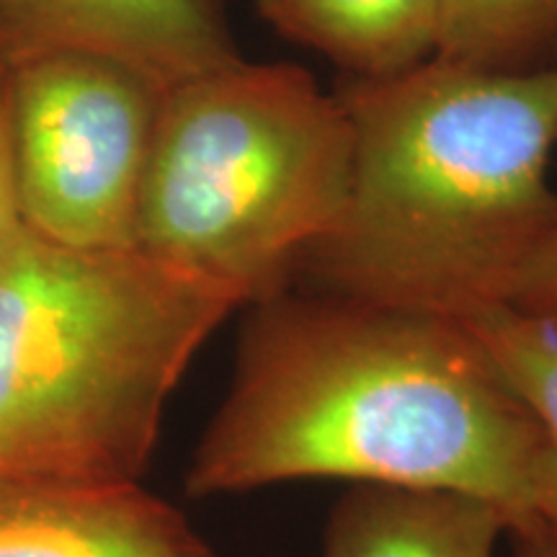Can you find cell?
I'll list each match as a JSON object with an SVG mask.
<instances>
[{"label": "cell", "instance_id": "4fadbf2b", "mask_svg": "<svg viewBox=\"0 0 557 557\" xmlns=\"http://www.w3.org/2000/svg\"><path fill=\"white\" fill-rule=\"evenodd\" d=\"M18 222L9 163V67L0 65V240Z\"/></svg>", "mask_w": 557, "mask_h": 557}, {"label": "cell", "instance_id": "9c48e42d", "mask_svg": "<svg viewBox=\"0 0 557 557\" xmlns=\"http://www.w3.org/2000/svg\"><path fill=\"white\" fill-rule=\"evenodd\" d=\"M259 13L351 81H377L436 58L447 0H259Z\"/></svg>", "mask_w": 557, "mask_h": 557}, {"label": "cell", "instance_id": "8fae6325", "mask_svg": "<svg viewBox=\"0 0 557 557\" xmlns=\"http://www.w3.org/2000/svg\"><path fill=\"white\" fill-rule=\"evenodd\" d=\"M487 348L545 436L540 521L557 529V338L513 308L462 320Z\"/></svg>", "mask_w": 557, "mask_h": 557}, {"label": "cell", "instance_id": "7a4b0ae2", "mask_svg": "<svg viewBox=\"0 0 557 557\" xmlns=\"http://www.w3.org/2000/svg\"><path fill=\"white\" fill-rule=\"evenodd\" d=\"M351 124L344 207L299 259L320 295L468 320L508 308L557 220V65L434 58L338 94Z\"/></svg>", "mask_w": 557, "mask_h": 557}, {"label": "cell", "instance_id": "5b68a950", "mask_svg": "<svg viewBox=\"0 0 557 557\" xmlns=\"http://www.w3.org/2000/svg\"><path fill=\"white\" fill-rule=\"evenodd\" d=\"M165 86L107 54L47 52L9 67V163L21 225L73 248H135Z\"/></svg>", "mask_w": 557, "mask_h": 557}, {"label": "cell", "instance_id": "ba28073f", "mask_svg": "<svg viewBox=\"0 0 557 557\" xmlns=\"http://www.w3.org/2000/svg\"><path fill=\"white\" fill-rule=\"evenodd\" d=\"M511 529L504 508L475 493L354 483L331 508L323 557H496Z\"/></svg>", "mask_w": 557, "mask_h": 557}, {"label": "cell", "instance_id": "52a82bcc", "mask_svg": "<svg viewBox=\"0 0 557 557\" xmlns=\"http://www.w3.org/2000/svg\"><path fill=\"white\" fill-rule=\"evenodd\" d=\"M0 557H214L184 511L137 483L0 470Z\"/></svg>", "mask_w": 557, "mask_h": 557}, {"label": "cell", "instance_id": "3957f363", "mask_svg": "<svg viewBox=\"0 0 557 557\" xmlns=\"http://www.w3.org/2000/svg\"><path fill=\"white\" fill-rule=\"evenodd\" d=\"M238 299L137 248L0 240V470L137 483L181 377Z\"/></svg>", "mask_w": 557, "mask_h": 557}, {"label": "cell", "instance_id": "5bb4252c", "mask_svg": "<svg viewBox=\"0 0 557 557\" xmlns=\"http://www.w3.org/2000/svg\"><path fill=\"white\" fill-rule=\"evenodd\" d=\"M511 557H557V529L537 521V524L517 529L508 534Z\"/></svg>", "mask_w": 557, "mask_h": 557}, {"label": "cell", "instance_id": "6da1fadb", "mask_svg": "<svg viewBox=\"0 0 557 557\" xmlns=\"http://www.w3.org/2000/svg\"><path fill=\"white\" fill-rule=\"evenodd\" d=\"M248 310L189 496L292 480L429 485L493 500L511 532L537 524L545 436L462 320L292 289Z\"/></svg>", "mask_w": 557, "mask_h": 557}, {"label": "cell", "instance_id": "277c9868", "mask_svg": "<svg viewBox=\"0 0 557 557\" xmlns=\"http://www.w3.org/2000/svg\"><path fill=\"white\" fill-rule=\"evenodd\" d=\"M351 124L289 62L238 60L163 90L135 248L240 308L282 295L344 207Z\"/></svg>", "mask_w": 557, "mask_h": 557}, {"label": "cell", "instance_id": "7c38bea8", "mask_svg": "<svg viewBox=\"0 0 557 557\" xmlns=\"http://www.w3.org/2000/svg\"><path fill=\"white\" fill-rule=\"evenodd\" d=\"M508 308L532 318L557 338V220L519 274Z\"/></svg>", "mask_w": 557, "mask_h": 557}, {"label": "cell", "instance_id": "8992f818", "mask_svg": "<svg viewBox=\"0 0 557 557\" xmlns=\"http://www.w3.org/2000/svg\"><path fill=\"white\" fill-rule=\"evenodd\" d=\"M62 50L107 54L165 88L243 58L220 0H0V65Z\"/></svg>", "mask_w": 557, "mask_h": 557}, {"label": "cell", "instance_id": "30bf717a", "mask_svg": "<svg viewBox=\"0 0 557 557\" xmlns=\"http://www.w3.org/2000/svg\"><path fill=\"white\" fill-rule=\"evenodd\" d=\"M436 58L485 70L557 65V0H447Z\"/></svg>", "mask_w": 557, "mask_h": 557}]
</instances>
